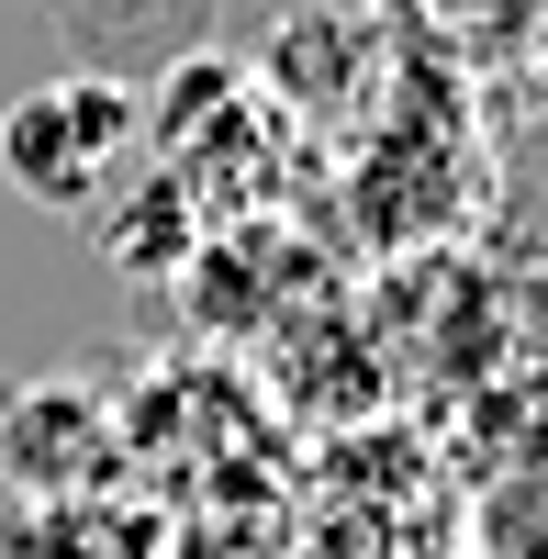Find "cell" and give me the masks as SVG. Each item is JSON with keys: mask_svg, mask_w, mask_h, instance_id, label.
Listing matches in <instances>:
<instances>
[{"mask_svg": "<svg viewBox=\"0 0 548 559\" xmlns=\"http://www.w3.org/2000/svg\"><path fill=\"white\" fill-rule=\"evenodd\" d=\"M134 134H146V112L123 79H45L0 112V179L45 213H90L102 179L134 157Z\"/></svg>", "mask_w": 548, "mask_h": 559, "instance_id": "6da1fadb", "label": "cell"}, {"mask_svg": "<svg viewBox=\"0 0 548 559\" xmlns=\"http://www.w3.org/2000/svg\"><path fill=\"white\" fill-rule=\"evenodd\" d=\"M112 459V414L90 403V381H23L0 403V471L34 503H79Z\"/></svg>", "mask_w": 548, "mask_h": 559, "instance_id": "7a4b0ae2", "label": "cell"}, {"mask_svg": "<svg viewBox=\"0 0 548 559\" xmlns=\"http://www.w3.org/2000/svg\"><path fill=\"white\" fill-rule=\"evenodd\" d=\"M370 68H381V34H370V12H347V0L291 12L281 45H269V79H281L302 112H347L358 90H370Z\"/></svg>", "mask_w": 548, "mask_h": 559, "instance_id": "3957f363", "label": "cell"}]
</instances>
